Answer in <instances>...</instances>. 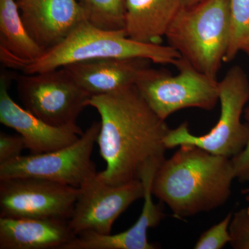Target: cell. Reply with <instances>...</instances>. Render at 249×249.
<instances>
[{"label": "cell", "instance_id": "obj_14", "mask_svg": "<svg viewBox=\"0 0 249 249\" xmlns=\"http://www.w3.org/2000/svg\"><path fill=\"white\" fill-rule=\"evenodd\" d=\"M150 62L141 58L96 59L63 67L82 89L93 96L136 85L150 68Z\"/></svg>", "mask_w": 249, "mask_h": 249}, {"label": "cell", "instance_id": "obj_16", "mask_svg": "<svg viewBox=\"0 0 249 249\" xmlns=\"http://www.w3.org/2000/svg\"><path fill=\"white\" fill-rule=\"evenodd\" d=\"M183 7V0H125L124 32L138 42L160 44Z\"/></svg>", "mask_w": 249, "mask_h": 249}, {"label": "cell", "instance_id": "obj_12", "mask_svg": "<svg viewBox=\"0 0 249 249\" xmlns=\"http://www.w3.org/2000/svg\"><path fill=\"white\" fill-rule=\"evenodd\" d=\"M29 35L45 52L54 48L86 21L77 0H16Z\"/></svg>", "mask_w": 249, "mask_h": 249}, {"label": "cell", "instance_id": "obj_20", "mask_svg": "<svg viewBox=\"0 0 249 249\" xmlns=\"http://www.w3.org/2000/svg\"><path fill=\"white\" fill-rule=\"evenodd\" d=\"M232 213H229L226 217L203 232L194 246L195 249H221L230 243L231 237L229 226Z\"/></svg>", "mask_w": 249, "mask_h": 249}, {"label": "cell", "instance_id": "obj_8", "mask_svg": "<svg viewBox=\"0 0 249 249\" xmlns=\"http://www.w3.org/2000/svg\"><path fill=\"white\" fill-rule=\"evenodd\" d=\"M16 80L18 96L24 108L57 127L77 124L91 97L64 67L20 75Z\"/></svg>", "mask_w": 249, "mask_h": 249}, {"label": "cell", "instance_id": "obj_15", "mask_svg": "<svg viewBox=\"0 0 249 249\" xmlns=\"http://www.w3.org/2000/svg\"><path fill=\"white\" fill-rule=\"evenodd\" d=\"M76 237L68 220L0 217V249H63Z\"/></svg>", "mask_w": 249, "mask_h": 249}, {"label": "cell", "instance_id": "obj_4", "mask_svg": "<svg viewBox=\"0 0 249 249\" xmlns=\"http://www.w3.org/2000/svg\"><path fill=\"white\" fill-rule=\"evenodd\" d=\"M165 37L195 69L217 78L230 39L229 0H202L184 6Z\"/></svg>", "mask_w": 249, "mask_h": 249}, {"label": "cell", "instance_id": "obj_19", "mask_svg": "<svg viewBox=\"0 0 249 249\" xmlns=\"http://www.w3.org/2000/svg\"><path fill=\"white\" fill-rule=\"evenodd\" d=\"M230 39L224 62L231 61L249 40V0H229Z\"/></svg>", "mask_w": 249, "mask_h": 249}, {"label": "cell", "instance_id": "obj_18", "mask_svg": "<svg viewBox=\"0 0 249 249\" xmlns=\"http://www.w3.org/2000/svg\"><path fill=\"white\" fill-rule=\"evenodd\" d=\"M87 22L103 30H124L125 0H77Z\"/></svg>", "mask_w": 249, "mask_h": 249}, {"label": "cell", "instance_id": "obj_25", "mask_svg": "<svg viewBox=\"0 0 249 249\" xmlns=\"http://www.w3.org/2000/svg\"><path fill=\"white\" fill-rule=\"evenodd\" d=\"M241 52H245V53H247L249 56V40L247 41L245 45H244L243 47H242Z\"/></svg>", "mask_w": 249, "mask_h": 249}, {"label": "cell", "instance_id": "obj_5", "mask_svg": "<svg viewBox=\"0 0 249 249\" xmlns=\"http://www.w3.org/2000/svg\"><path fill=\"white\" fill-rule=\"evenodd\" d=\"M221 114L209 133L196 136L190 132L188 123L170 129L164 139L166 149L184 144L195 145L210 153L232 159L239 155L249 140V124L241 121L249 100V81L243 69L233 66L219 82Z\"/></svg>", "mask_w": 249, "mask_h": 249}, {"label": "cell", "instance_id": "obj_13", "mask_svg": "<svg viewBox=\"0 0 249 249\" xmlns=\"http://www.w3.org/2000/svg\"><path fill=\"white\" fill-rule=\"evenodd\" d=\"M160 165H152L144 171L141 180L145 187L142 214L127 230L115 235H101L87 232L77 235L63 249H155L157 245L147 239V231L157 227L166 217L161 205L152 199V185Z\"/></svg>", "mask_w": 249, "mask_h": 249}, {"label": "cell", "instance_id": "obj_21", "mask_svg": "<svg viewBox=\"0 0 249 249\" xmlns=\"http://www.w3.org/2000/svg\"><path fill=\"white\" fill-rule=\"evenodd\" d=\"M247 206L232 213L229 245L234 249H249V199Z\"/></svg>", "mask_w": 249, "mask_h": 249}, {"label": "cell", "instance_id": "obj_10", "mask_svg": "<svg viewBox=\"0 0 249 249\" xmlns=\"http://www.w3.org/2000/svg\"><path fill=\"white\" fill-rule=\"evenodd\" d=\"M144 193L142 180L114 186L96 175L79 188L68 220L70 229L76 236L87 232L109 235L118 217L134 201L143 198Z\"/></svg>", "mask_w": 249, "mask_h": 249}, {"label": "cell", "instance_id": "obj_7", "mask_svg": "<svg viewBox=\"0 0 249 249\" xmlns=\"http://www.w3.org/2000/svg\"><path fill=\"white\" fill-rule=\"evenodd\" d=\"M100 129L101 121L93 122L69 146L47 153L22 155L0 164V179L39 178L79 188L97 174L91 155Z\"/></svg>", "mask_w": 249, "mask_h": 249}, {"label": "cell", "instance_id": "obj_1", "mask_svg": "<svg viewBox=\"0 0 249 249\" xmlns=\"http://www.w3.org/2000/svg\"><path fill=\"white\" fill-rule=\"evenodd\" d=\"M101 116L97 139L100 155L106 161L96 177L108 184L141 180L152 164H161L169 127L145 102L136 85L90 97L88 107Z\"/></svg>", "mask_w": 249, "mask_h": 249}, {"label": "cell", "instance_id": "obj_6", "mask_svg": "<svg viewBox=\"0 0 249 249\" xmlns=\"http://www.w3.org/2000/svg\"><path fill=\"white\" fill-rule=\"evenodd\" d=\"M175 67L178 70L175 76L165 70L150 67L136 84L154 112L165 121L180 109H214L219 97L217 78L198 71L181 57Z\"/></svg>", "mask_w": 249, "mask_h": 249}, {"label": "cell", "instance_id": "obj_9", "mask_svg": "<svg viewBox=\"0 0 249 249\" xmlns=\"http://www.w3.org/2000/svg\"><path fill=\"white\" fill-rule=\"evenodd\" d=\"M79 188L34 178L0 179V217L69 220Z\"/></svg>", "mask_w": 249, "mask_h": 249}, {"label": "cell", "instance_id": "obj_26", "mask_svg": "<svg viewBox=\"0 0 249 249\" xmlns=\"http://www.w3.org/2000/svg\"><path fill=\"white\" fill-rule=\"evenodd\" d=\"M242 194L245 196L246 199H249V186L245 189L242 190Z\"/></svg>", "mask_w": 249, "mask_h": 249}, {"label": "cell", "instance_id": "obj_23", "mask_svg": "<svg viewBox=\"0 0 249 249\" xmlns=\"http://www.w3.org/2000/svg\"><path fill=\"white\" fill-rule=\"evenodd\" d=\"M246 116L249 121V108L246 110ZM231 160L235 178L240 182L249 184V140L245 148Z\"/></svg>", "mask_w": 249, "mask_h": 249}, {"label": "cell", "instance_id": "obj_17", "mask_svg": "<svg viewBox=\"0 0 249 249\" xmlns=\"http://www.w3.org/2000/svg\"><path fill=\"white\" fill-rule=\"evenodd\" d=\"M43 50L29 35L16 0H0V60L5 66L22 70L40 58Z\"/></svg>", "mask_w": 249, "mask_h": 249}, {"label": "cell", "instance_id": "obj_3", "mask_svg": "<svg viewBox=\"0 0 249 249\" xmlns=\"http://www.w3.org/2000/svg\"><path fill=\"white\" fill-rule=\"evenodd\" d=\"M132 58L175 66L181 55L169 45L138 42L127 37L124 30H103L85 21L60 45L45 52L22 71L34 74L85 60Z\"/></svg>", "mask_w": 249, "mask_h": 249}, {"label": "cell", "instance_id": "obj_11", "mask_svg": "<svg viewBox=\"0 0 249 249\" xmlns=\"http://www.w3.org/2000/svg\"><path fill=\"white\" fill-rule=\"evenodd\" d=\"M12 79L2 73L0 78V122L22 136L31 154L47 153L76 142L84 132L78 124L57 127L47 124L20 107L10 96Z\"/></svg>", "mask_w": 249, "mask_h": 249}, {"label": "cell", "instance_id": "obj_24", "mask_svg": "<svg viewBox=\"0 0 249 249\" xmlns=\"http://www.w3.org/2000/svg\"><path fill=\"white\" fill-rule=\"evenodd\" d=\"M202 0H183V2L185 7H191L200 2Z\"/></svg>", "mask_w": 249, "mask_h": 249}, {"label": "cell", "instance_id": "obj_2", "mask_svg": "<svg viewBox=\"0 0 249 249\" xmlns=\"http://www.w3.org/2000/svg\"><path fill=\"white\" fill-rule=\"evenodd\" d=\"M235 178L231 159L184 144L159 167L152 193L182 219L224 206Z\"/></svg>", "mask_w": 249, "mask_h": 249}, {"label": "cell", "instance_id": "obj_22", "mask_svg": "<svg viewBox=\"0 0 249 249\" xmlns=\"http://www.w3.org/2000/svg\"><path fill=\"white\" fill-rule=\"evenodd\" d=\"M26 149L25 142L22 136L0 133V164L9 162L22 156Z\"/></svg>", "mask_w": 249, "mask_h": 249}]
</instances>
